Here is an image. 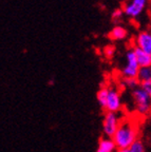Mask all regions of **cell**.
Masks as SVG:
<instances>
[{
    "label": "cell",
    "instance_id": "cell-11",
    "mask_svg": "<svg viewBox=\"0 0 151 152\" xmlns=\"http://www.w3.org/2000/svg\"><path fill=\"white\" fill-rule=\"evenodd\" d=\"M108 91H109V87H103V88L99 89L96 94L97 102H98V104L100 106V108H102L103 110H105V107H106Z\"/></svg>",
    "mask_w": 151,
    "mask_h": 152
},
{
    "label": "cell",
    "instance_id": "cell-2",
    "mask_svg": "<svg viewBox=\"0 0 151 152\" xmlns=\"http://www.w3.org/2000/svg\"><path fill=\"white\" fill-rule=\"evenodd\" d=\"M132 100L135 110L141 115H148L151 112V97L141 86L132 91Z\"/></svg>",
    "mask_w": 151,
    "mask_h": 152
},
{
    "label": "cell",
    "instance_id": "cell-9",
    "mask_svg": "<svg viewBox=\"0 0 151 152\" xmlns=\"http://www.w3.org/2000/svg\"><path fill=\"white\" fill-rule=\"evenodd\" d=\"M134 52L135 55H136V59L139 64V68L151 66V54L144 52V51H142L136 47H134Z\"/></svg>",
    "mask_w": 151,
    "mask_h": 152
},
{
    "label": "cell",
    "instance_id": "cell-1",
    "mask_svg": "<svg viewBox=\"0 0 151 152\" xmlns=\"http://www.w3.org/2000/svg\"><path fill=\"white\" fill-rule=\"evenodd\" d=\"M139 131L132 121H122L113 138L117 150L129 149L139 138Z\"/></svg>",
    "mask_w": 151,
    "mask_h": 152
},
{
    "label": "cell",
    "instance_id": "cell-12",
    "mask_svg": "<svg viewBox=\"0 0 151 152\" xmlns=\"http://www.w3.org/2000/svg\"><path fill=\"white\" fill-rule=\"evenodd\" d=\"M137 79L141 83H146L151 80V66H145V68H139Z\"/></svg>",
    "mask_w": 151,
    "mask_h": 152
},
{
    "label": "cell",
    "instance_id": "cell-3",
    "mask_svg": "<svg viewBox=\"0 0 151 152\" xmlns=\"http://www.w3.org/2000/svg\"><path fill=\"white\" fill-rule=\"evenodd\" d=\"M122 119H120L118 113H113V112H106L104 114L102 124V130L104 133V136L106 137H113L114 134L117 131L119 127Z\"/></svg>",
    "mask_w": 151,
    "mask_h": 152
},
{
    "label": "cell",
    "instance_id": "cell-14",
    "mask_svg": "<svg viewBox=\"0 0 151 152\" xmlns=\"http://www.w3.org/2000/svg\"><path fill=\"white\" fill-rule=\"evenodd\" d=\"M129 150H130V152H146V148H145L144 142L141 140H137L136 142L129 148Z\"/></svg>",
    "mask_w": 151,
    "mask_h": 152
},
{
    "label": "cell",
    "instance_id": "cell-7",
    "mask_svg": "<svg viewBox=\"0 0 151 152\" xmlns=\"http://www.w3.org/2000/svg\"><path fill=\"white\" fill-rule=\"evenodd\" d=\"M135 47L151 54V30L141 31L135 38Z\"/></svg>",
    "mask_w": 151,
    "mask_h": 152
},
{
    "label": "cell",
    "instance_id": "cell-19",
    "mask_svg": "<svg viewBox=\"0 0 151 152\" xmlns=\"http://www.w3.org/2000/svg\"><path fill=\"white\" fill-rule=\"evenodd\" d=\"M150 15H151V5H150Z\"/></svg>",
    "mask_w": 151,
    "mask_h": 152
},
{
    "label": "cell",
    "instance_id": "cell-5",
    "mask_svg": "<svg viewBox=\"0 0 151 152\" xmlns=\"http://www.w3.org/2000/svg\"><path fill=\"white\" fill-rule=\"evenodd\" d=\"M122 108H123V99H122L119 91L114 88H111V87H109L106 107H105L104 111L118 113L122 110Z\"/></svg>",
    "mask_w": 151,
    "mask_h": 152
},
{
    "label": "cell",
    "instance_id": "cell-18",
    "mask_svg": "<svg viewBox=\"0 0 151 152\" xmlns=\"http://www.w3.org/2000/svg\"><path fill=\"white\" fill-rule=\"evenodd\" d=\"M117 152H130L129 149H120V150H117Z\"/></svg>",
    "mask_w": 151,
    "mask_h": 152
},
{
    "label": "cell",
    "instance_id": "cell-10",
    "mask_svg": "<svg viewBox=\"0 0 151 152\" xmlns=\"http://www.w3.org/2000/svg\"><path fill=\"white\" fill-rule=\"evenodd\" d=\"M126 36H127L126 28H124L123 26H115L110 32V37L113 40H123L126 38Z\"/></svg>",
    "mask_w": 151,
    "mask_h": 152
},
{
    "label": "cell",
    "instance_id": "cell-17",
    "mask_svg": "<svg viewBox=\"0 0 151 152\" xmlns=\"http://www.w3.org/2000/svg\"><path fill=\"white\" fill-rule=\"evenodd\" d=\"M141 88H143L148 95L151 97V80L150 81H146V83H141Z\"/></svg>",
    "mask_w": 151,
    "mask_h": 152
},
{
    "label": "cell",
    "instance_id": "cell-6",
    "mask_svg": "<svg viewBox=\"0 0 151 152\" xmlns=\"http://www.w3.org/2000/svg\"><path fill=\"white\" fill-rule=\"evenodd\" d=\"M148 4V0H130L124 7V14L130 18H137L142 15Z\"/></svg>",
    "mask_w": 151,
    "mask_h": 152
},
{
    "label": "cell",
    "instance_id": "cell-13",
    "mask_svg": "<svg viewBox=\"0 0 151 152\" xmlns=\"http://www.w3.org/2000/svg\"><path fill=\"white\" fill-rule=\"evenodd\" d=\"M124 85L127 89L133 91L141 86V83L137 78H124Z\"/></svg>",
    "mask_w": 151,
    "mask_h": 152
},
{
    "label": "cell",
    "instance_id": "cell-16",
    "mask_svg": "<svg viewBox=\"0 0 151 152\" xmlns=\"http://www.w3.org/2000/svg\"><path fill=\"white\" fill-rule=\"evenodd\" d=\"M124 15V11L120 9H116L115 11H114L113 13H112V18H113V20H119V19H122V17H123Z\"/></svg>",
    "mask_w": 151,
    "mask_h": 152
},
{
    "label": "cell",
    "instance_id": "cell-15",
    "mask_svg": "<svg viewBox=\"0 0 151 152\" xmlns=\"http://www.w3.org/2000/svg\"><path fill=\"white\" fill-rule=\"evenodd\" d=\"M104 53L105 55H106L107 58H112V57L114 56V53H115V50H114V48L113 47H106L105 48V50H104Z\"/></svg>",
    "mask_w": 151,
    "mask_h": 152
},
{
    "label": "cell",
    "instance_id": "cell-8",
    "mask_svg": "<svg viewBox=\"0 0 151 152\" xmlns=\"http://www.w3.org/2000/svg\"><path fill=\"white\" fill-rule=\"evenodd\" d=\"M117 150L115 142L112 137H102L97 145L96 152H115Z\"/></svg>",
    "mask_w": 151,
    "mask_h": 152
},
{
    "label": "cell",
    "instance_id": "cell-4",
    "mask_svg": "<svg viewBox=\"0 0 151 152\" xmlns=\"http://www.w3.org/2000/svg\"><path fill=\"white\" fill-rule=\"evenodd\" d=\"M139 71V64L137 62L134 48L126 52V64L122 69V75L124 78H137Z\"/></svg>",
    "mask_w": 151,
    "mask_h": 152
}]
</instances>
